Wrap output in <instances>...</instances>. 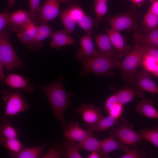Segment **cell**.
I'll return each instance as SVG.
<instances>
[{"label": "cell", "instance_id": "4fadbf2b", "mask_svg": "<svg viewBox=\"0 0 158 158\" xmlns=\"http://www.w3.org/2000/svg\"><path fill=\"white\" fill-rule=\"evenodd\" d=\"M91 32H87L80 37V47L77 54V59L79 61L93 57L97 51L94 47L92 39Z\"/></svg>", "mask_w": 158, "mask_h": 158}, {"label": "cell", "instance_id": "8fae6325", "mask_svg": "<svg viewBox=\"0 0 158 158\" xmlns=\"http://www.w3.org/2000/svg\"><path fill=\"white\" fill-rule=\"evenodd\" d=\"M77 111L78 114L82 115L83 120L88 125L96 123L104 117L101 114L100 107H95L90 103L82 104Z\"/></svg>", "mask_w": 158, "mask_h": 158}, {"label": "cell", "instance_id": "f546056e", "mask_svg": "<svg viewBox=\"0 0 158 158\" xmlns=\"http://www.w3.org/2000/svg\"><path fill=\"white\" fill-rule=\"evenodd\" d=\"M60 16L65 30L70 34L74 33L77 22L70 14L68 8L63 10L60 13Z\"/></svg>", "mask_w": 158, "mask_h": 158}, {"label": "cell", "instance_id": "30bf717a", "mask_svg": "<svg viewBox=\"0 0 158 158\" xmlns=\"http://www.w3.org/2000/svg\"><path fill=\"white\" fill-rule=\"evenodd\" d=\"M60 0H46L40 9L38 14L41 24H47L55 18L60 13Z\"/></svg>", "mask_w": 158, "mask_h": 158}, {"label": "cell", "instance_id": "bcb514c9", "mask_svg": "<svg viewBox=\"0 0 158 158\" xmlns=\"http://www.w3.org/2000/svg\"><path fill=\"white\" fill-rule=\"evenodd\" d=\"M134 4L138 6H140L143 3L144 0H130Z\"/></svg>", "mask_w": 158, "mask_h": 158}, {"label": "cell", "instance_id": "7dc6e473", "mask_svg": "<svg viewBox=\"0 0 158 158\" xmlns=\"http://www.w3.org/2000/svg\"><path fill=\"white\" fill-rule=\"evenodd\" d=\"M7 1L8 6L11 8L15 5L16 0H7Z\"/></svg>", "mask_w": 158, "mask_h": 158}, {"label": "cell", "instance_id": "277c9868", "mask_svg": "<svg viewBox=\"0 0 158 158\" xmlns=\"http://www.w3.org/2000/svg\"><path fill=\"white\" fill-rule=\"evenodd\" d=\"M10 34L6 31H0V63L8 71L20 68L24 62L17 56L10 42Z\"/></svg>", "mask_w": 158, "mask_h": 158}, {"label": "cell", "instance_id": "ffe728a7", "mask_svg": "<svg viewBox=\"0 0 158 158\" xmlns=\"http://www.w3.org/2000/svg\"><path fill=\"white\" fill-rule=\"evenodd\" d=\"M65 30L53 32L51 37V46L53 49L59 50L66 45H74L73 38Z\"/></svg>", "mask_w": 158, "mask_h": 158}, {"label": "cell", "instance_id": "7bdbcfd3", "mask_svg": "<svg viewBox=\"0 0 158 158\" xmlns=\"http://www.w3.org/2000/svg\"><path fill=\"white\" fill-rule=\"evenodd\" d=\"M148 11L158 16V0H155L152 2Z\"/></svg>", "mask_w": 158, "mask_h": 158}, {"label": "cell", "instance_id": "9c48e42d", "mask_svg": "<svg viewBox=\"0 0 158 158\" xmlns=\"http://www.w3.org/2000/svg\"><path fill=\"white\" fill-rule=\"evenodd\" d=\"M104 20L109 23L111 29L119 32L132 28L136 24L135 18L131 15L127 13L106 16Z\"/></svg>", "mask_w": 158, "mask_h": 158}, {"label": "cell", "instance_id": "7a4b0ae2", "mask_svg": "<svg viewBox=\"0 0 158 158\" xmlns=\"http://www.w3.org/2000/svg\"><path fill=\"white\" fill-rule=\"evenodd\" d=\"M83 69L80 75H84L90 73L96 75L112 76L111 71L116 68H119L120 61L108 56L97 51L93 57L81 61Z\"/></svg>", "mask_w": 158, "mask_h": 158}, {"label": "cell", "instance_id": "f35d334b", "mask_svg": "<svg viewBox=\"0 0 158 158\" xmlns=\"http://www.w3.org/2000/svg\"><path fill=\"white\" fill-rule=\"evenodd\" d=\"M63 157L61 147H59L53 146L45 154L42 156L41 158H60Z\"/></svg>", "mask_w": 158, "mask_h": 158}, {"label": "cell", "instance_id": "5bb4252c", "mask_svg": "<svg viewBox=\"0 0 158 158\" xmlns=\"http://www.w3.org/2000/svg\"><path fill=\"white\" fill-rule=\"evenodd\" d=\"M106 31L118 55V58L125 57L130 51V47L125 43L123 38L119 31L111 29H106Z\"/></svg>", "mask_w": 158, "mask_h": 158}, {"label": "cell", "instance_id": "4316f807", "mask_svg": "<svg viewBox=\"0 0 158 158\" xmlns=\"http://www.w3.org/2000/svg\"><path fill=\"white\" fill-rule=\"evenodd\" d=\"M79 150L83 149L90 152L101 153V141L92 135L89 136L81 141L77 143Z\"/></svg>", "mask_w": 158, "mask_h": 158}, {"label": "cell", "instance_id": "d6986e66", "mask_svg": "<svg viewBox=\"0 0 158 158\" xmlns=\"http://www.w3.org/2000/svg\"><path fill=\"white\" fill-rule=\"evenodd\" d=\"M95 37L96 44L99 51L112 58L116 59L118 58V55L107 34L95 35Z\"/></svg>", "mask_w": 158, "mask_h": 158}, {"label": "cell", "instance_id": "9a60e30c", "mask_svg": "<svg viewBox=\"0 0 158 158\" xmlns=\"http://www.w3.org/2000/svg\"><path fill=\"white\" fill-rule=\"evenodd\" d=\"M31 22L29 12L26 10H18L11 13L9 22L7 29L16 32L19 28Z\"/></svg>", "mask_w": 158, "mask_h": 158}, {"label": "cell", "instance_id": "83f0119b", "mask_svg": "<svg viewBox=\"0 0 158 158\" xmlns=\"http://www.w3.org/2000/svg\"><path fill=\"white\" fill-rule=\"evenodd\" d=\"M0 143L4 148L8 150V152L16 154L25 148L19 138H0Z\"/></svg>", "mask_w": 158, "mask_h": 158}, {"label": "cell", "instance_id": "c3c4849f", "mask_svg": "<svg viewBox=\"0 0 158 158\" xmlns=\"http://www.w3.org/2000/svg\"><path fill=\"white\" fill-rule=\"evenodd\" d=\"M152 73L158 78V66H157L156 67L154 70L152 72Z\"/></svg>", "mask_w": 158, "mask_h": 158}, {"label": "cell", "instance_id": "f1b7e54d", "mask_svg": "<svg viewBox=\"0 0 158 158\" xmlns=\"http://www.w3.org/2000/svg\"><path fill=\"white\" fill-rule=\"evenodd\" d=\"M64 157L68 158H82L79 152V149L75 141L67 140L61 146Z\"/></svg>", "mask_w": 158, "mask_h": 158}, {"label": "cell", "instance_id": "3957f363", "mask_svg": "<svg viewBox=\"0 0 158 158\" xmlns=\"http://www.w3.org/2000/svg\"><path fill=\"white\" fill-rule=\"evenodd\" d=\"M136 43L125 56L119 68L122 77L130 82L135 78L138 73L137 70L142 65L144 54L142 45Z\"/></svg>", "mask_w": 158, "mask_h": 158}, {"label": "cell", "instance_id": "5b68a950", "mask_svg": "<svg viewBox=\"0 0 158 158\" xmlns=\"http://www.w3.org/2000/svg\"><path fill=\"white\" fill-rule=\"evenodd\" d=\"M1 97L5 104L4 116L6 117L16 115L29 108L27 100L19 90L10 92L5 90L2 93Z\"/></svg>", "mask_w": 158, "mask_h": 158}, {"label": "cell", "instance_id": "4dcf8cb0", "mask_svg": "<svg viewBox=\"0 0 158 158\" xmlns=\"http://www.w3.org/2000/svg\"><path fill=\"white\" fill-rule=\"evenodd\" d=\"M96 18L95 19L96 27L102 20V18L107 13L108 7L107 1L103 0H93Z\"/></svg>", "mask_w": 158, "mask_h": 158}, {"label": "cell", "instance_id": "681fc988", "mask_svg": "<svg viewBox=\"0 0 158 158\" xmlns=\"http://www.w3.org/2000/svg\"><path fill=\"white\" fill-rule=\"evenodd\" d=\"M70 0H60L61 3L66 2H68Z\"/></svg>", "mask_w": 158, "mask_h": 158}, {"label": "cell", "instance_id": "ab89813d", "mask_svg": "<svg viewBox=\"0 0 158 158\" xmlns=\"http://www.w3.org/2000/svg\"><path fill=\"white\" fill-rule=\"evenodd\" d=\"M11 13L5 11L0 14V31H6L9 22Z\"/></svg>", "mask_w": 158, "mask_h": 158}, {"label": "cell", "instance_id": "2e32d148", "mask_svg": "<svg viewBox=\"0 0 158 158\" xmlns=\"http://www.w3.org/2000/svg\"><path fill=\"white\" fill-rule=\"evenodd\" d=\"M38 28L34 22L24 25L19 28L16 32L18 39L28 47L36 37Z\"/></svg>", "mask_w": 158, "mask_h": 158}, {"label": "cell", "instance_id": "f907efd6", "mask_svg": "<svg viewBox=\"0 0 158 158\" xmlns=\"http://www.w3.org/2000/svg\"><path fill=\"white\" fill-rule=\"evenodd\" d=\"M150 2L152 3V2H153L155 0H148Z\"/></svg>", "mask_w": 158, "mask_h": 158}, {"label": "cell", "instance_id": "e0dca14e", "mask_svg": "<svg viewBox=\"0 0 158 158\" xmlns=\"http://www.w3.org/2000/svg\"><path fill=\"white\" fill-rule=\"evenodd\" d=\"M130 149L126 145L116 140L110 136L101 141V157L106 158L108 157V154L114 151L119 150L126 153L128 152Z\"/></svg>", "mask_w": 158, "mask_h": 158}, {"label": "cell", "instance_id": "cb8c5ba5", "mask_svg": "<svg viewBox=\"0 0 158 158\" xmlns=\"http://www.w3.org/2000/svg\"><path fill=\"white\" fill-rule=\"evenodd\" d=\"M135 42L158 48V26L145 34H136Z\"/></svg>", "mask_w": 158, "mask_h": 158}, {"label": "cell", "instance_id": "d4e9b609", "mask_svg": "<svg viewBox=\"0 0 158 158\" xmlns=\"http://www.w3.org/2000/svg\"><path fill=\"white\" fill-rule=\"evenodd\" d=\"M20 131L19 129L15 128L6 117L3 116L1 117L0 138H19Z\"/></svg>", "mask_w": 158, "mask_h": 158}, {"label": "cell", "instance_id": "816d5d0a", "mask_svg": "<svg viewBox=\"0 0 158 158\" xmlns=\"http://www.w3.org/2000/svg\"><path fill=\"white\" fill-rule=\"evenodd\" d=\"M103 0L104 1H105L107 2V1L108 0Z\"/></svg>", "mask_w": 158, "mask_h": 158}, {"label": "cell", "instance_id": "d6a6232c", "mask_svg": "<svg viewBox=\"0 0 158 158\" xmlns=\"http://www.w3.org/2000/svg\"><path fill=\"white\" fill-rule=\"evenodd\" d=\"M143 24L145 32L154 28L158 26V16L148 11L144 16Z\"/></svg>", "mask_w": 158, "mask_h": 158}, {"label": "cell", "instance_id": "f5cc1de1", "mask_svg": "<svg viewBox=\"0 0 158 158\" xmlns=\"http://www.w3.org/2000/svg\"><path fill=\"white\" fill-rule=\"evenodd\" d=\"M157 102H158V96L157 97Z\"/></svg>", "mask_w": 158, "mask_h": 158}, {"label": "cell", "instance_id": "74e56055", "mask_svg": "<svg viewBox=\"0 0 158 158\" xmlns=\"http://www.w3.org/2000/svg\"><path fill=\"white\" fill-rule=\"evenodd\" d=\"M68 9L71 16L76 22L81 19L85 14L83 9L77 5H71Z\"/></svg>", "mask_w": 158, "mask_h": 158}, {"label": "cell", "instance_id": "8992f818", "mask_svg": "<svg viewBox=\"0 0 158 158\" xmlns=\"http://www.w3.org/2000/svg\"><path fill=\"white\" fill-rule=\"evenodd\" d=\"M118 125L112 128L111 136L126 145L133 146L142 141V139L140 134L134 130L133 125L129 123L124 118H120Z\"/></svg>", "mask_w": 158, "mask_h": 158}, {"label": "cell", "instance_id": "b9f144b4", "mask_svg": "<svg viewBox=\"0 0 158 158\" xmlns=\"http://www.w3.org/2000/svg\"><path fill=\"white\" fill-rule=\"evenodd\" d=\"M124 110L123 105L119 103L108 113L109 115L117 119L121 117Z\"/></svg>", "mask_w": 158, "mask_h": 158}, {"label": "cell", "instance_id": "6da1fadb", "mask_svg": "<svg viewBox=\"0 0 158 158\" xmlns=\"http://www.w3.org/2000/svg\"><path fill=\"white\" fill-rule=\"evenodd\" d=\"M62 78L48 85L39 86L46 95L50 104L53 115L59 121L62 128L66 123L65 111L71 104L70 98L71 93L67 92L63 83Z\"/></svg>", "mask_w": 158, "mask_h": 158}, {"label": "cell", "instance_id": "7c38bea8", "mask_svg": "<svg viewBox=\"0 0 158 158\" xmlns=\"http://www.w3.org/2000/svg\"><path fill=\"white\" fill-rule=\"evenodd\" d=\"M4 80L6 85L13 89L21 90L28 93L34 90V87L31 84L29 79L19 74L11 73L6 77Z\"/></svg>", "mask_w": 158, "mask_h": 158}, {"label": "cell", "instance_id": "44dd1931", "mask_svg": "<svg viewBox=\"0 0 158 158\" xmlns=\"http://www.w3.org/2000/svg\"><path fill=\"white\" fill-rule=\"evenodd\" d=\"M136 111L145 117L158 119V111L150 99H142L140 100L135 107Z\"/></svg>", "mask_w": 158, "mask_h": 158}, {"label": "cell", "instance_id": "8d00e7d4", "mask_svg": "<svg viewBox=\"0 0 158 158\" xmlns=\"http://www.w3.org/2000/svg\"><path fill=\"white\" fill-rule=\"evenodd\" d=\"M41 0H29V13L32 22L35 23L37 18V13Z\"/></svg>", "mask_w": 158, "mask_h": 158}, {"label": "cell", "instance_id": "ac0fdd59", "mask_svg": "<svg viewBox=\"0 0 158 158\" xmlns=\"http://www.w3.org/2000/svg\"><path fill=\"white\" fill-rule=\"evenodd\" d=\"M37 26V35L28 47L33 51L41 50L43 47L42 41L48 37H51L53 32L52 26L47 24H42Z\"/></svg>", "mask_w": 158, "mask_h": 158}, {"label": "cell", "instance_id": "7402d4cb", "mask_svg": "<svg viewBox=\"0 0 158 158\" xmlns=\"http://www.w3.org/2000/svg\"><path fill=\"white\" fill-rule=\"evenodd\" d=\"M115 94L119 103L124 105L131 101L136 96L142 97L144 95V92L142 90L135 87L122 89Z\"/></svg>", "mask_w": 158, "mask_h": 158}, {"label": "cell", "instance_id": "ba28073f", "mask_svg": "<svg viewBox=\"0 0 158 158\" xmlns=\"http://www.w3.org/2000/svg\"><path fill=\"white\" fill-rule=\"evenodd\" d=\"M152 73L144 68L138 72L130 83L143 91L158 94V86L152 79Z\"/></svg>", "mask_w": 158, "mask_h": 158}, {"label": "cell", "instance_id": "603a6c76", "mask_svg": "<svg viewBox=\"0 0 158 158\" xmlns=\"http://www.w3.org/2000/svg\"><path fill=\"white\" fill-rule=\"evenodd\" d=\"M48 144L47 142H46L40 145L25 148L17 153L8 152V154L10 157L12 158H41L42 152Z\"/></svg>", "mask_w": 158, "mask_h": 158}, {"label": "cell", "instance_id": "ee69618b", "mask_svg": "<svg viewBox=\"0 0 158 158\" xmlns=\"http://www.w3.org/2000/svg\"><path fill=\"white\" fill-rule=\"evenodd\" d=\"M100 157H101L100 153L96 151L91 152L87 157V158H99Z\"/></svg>", "mask_w": 158, "mask_h": 158}, {"label": "cell", "instance_id": "484cf974", "mask_svg": "<svg viewBox=\"0 0 158 158\" xmlns=\"http://www.w3.org/2000/svg\"><path fill=\"white\" fill-rule=\"evenodd\" d=\"M119 119L115 118L110 115L103 117L96 123L86 125L87 128L97 132L106 130L114 125H118Z\"/></svg>", "mask_w": 158, "mask_h": 158}, {"label": "cell", "instance_id": "60d3db41", "mask_svg": "<svg viewBox=\"0 0 158 158\" xmlns=\"http://www.w3.org/2000/svg\"><path fill=\"white\" fill-rule=\"evenodd\" d=\"M119 103L116 95H113L107 99L104 104V109L108 113Z\"/></svg>", "mask_w": 158, "mask_h": 158}, {"label": "cell", "instance_id": "f6af8a7d", "mask_svg": "<svg viewBox=\"0 0 158 158\" xmlns=\"http://www.w3.org/2000/svg\"><path fill=\"white\" fill-rule=\"evenodd\" d=\"M4 68L3 65L0 63V80L1 82L4 80L6 78L4 72Z\"/></svg>", "mask_w": 158, "mask_h": 158}, {"label": "cell", "instance_id": "836d02e7", "mask_svg": "<svg viewBox=\"0 0 158 158\" xmlns=\"http://www.w3.org/2000/svg\"><path fill=\"white\" fill-rule=\"evenodd\" d=\"M77 23L86 32H92L93 27H96L95 19H92L86 13L81 19L77 21Z\"/></svg>", "mask_w": 158, "mask_h": 158}, {"label": "cell", "instance_id": "1f68e13d", "mask_svg": "<svg viewBox=\"0 0 158 158\" xmlns=\"http://www.w3.org/2000/svg\"><path fill=\"white\" fill-rule=\"evenodd\" d=\"M142 139L145 140L158 148V127L144 129L140 131Z\"/></svg>", "mask_w": 158, "mask_h": 158}, {"label": "cell", "instance_id": "52a82bcc", "mask_svg": "<svg viewBox=\"0 0 158 158\" xmlns=\"http://www.w3.org/2000/svg\"><path fill=\"white\" fill-rule=\"evenodd\" d=\"M63 135L64 139L69 141H82L87 137L92 135V131L88 128H81L78 122L72 121L66 123L63 127Z\"/></svg>", "mask_w": 158, "mask_h": 158}, {"label": "cell", "instance_id": "e575fe53", "mask_svg": "<svg viewBox=\"0 0 158 158\" xmlns=\"http://www.w3.org/2000/svg\"><path fill=\"white\" fill-rule=\"evenodd\" d=\"M142 65L144 68L152 73L157 66V63L153 57L144 51Z\"/></svg>", "mask_w": 158, "mask_h": 158}, {"label": "cell", "instance_id": "d590c367", "mask_svg": "<svg viewBox=\"0 0 158 158\" xmlns=\"http://www.w3.org/2000/svg\"><path fill=\"white\" fill-rule=\"evenodd\" d=\"M132 149L120 157L121 158H141L147 157V153L144 150H140L135 145Z\"/></svg>", "mask_w": 158, "mask_h": 158}]
</instances>
